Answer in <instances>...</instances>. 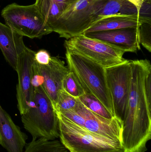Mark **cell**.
I'll return each instance as SVG.
<instances>
[{
    "instance_id": "cell-1",
    "label": "cell",
    "mask_w": 151,
    "mask_h": 152,
    "mask_svg": "<svg viewBox=\"0 0 151 152\" xmlns=\"http://www.w3.org/2000/svg\"><path fill=\"white\" fill-rule=\"evenodd\" d=\"M131 80L127 110L123 120L121 145L124 152H145L151 139V104L145 83L151 72L147 59L129 60Z\"/></svg>"
},
{
    "instance_id": "cell-2",
    "label": "cell",
    "mask_w": 151,
    "mask_h": 152,
    "mask_svg": "<svg viewBox=\"0 0 151 152\" xmlns=\"http://www.w3.org/2000/svg\"><path fill=\"white\" fill-rule=\"evenodd\" d=\"M34 87L33 102L27 111L21 115L23 126L33 140H56L59 138V128L54 104L42 84Z\"/></svg>"
},
{
    "instance_id": "cell-3",
    "label": "cell",
    "mask_w": 151,
    "mask_h": 152,
    "mask_svg": "<svg viewBox=\"0 0 151 152\" xmlns=\"http://www.w3.org/2000/svg\"><path fill=\"white\" fill-rule=\"evenodd\" d=\"M65 56L69 71L74 75L85 93L95 96L115 116L112 99L107 85L105 69L72 51L66 50Z\"/></svg>"
},
{
    "instance_id": "cell-4",
    "label": "cell",
    "mask_w": 151,
    "mask_h": 152,
    "mask_svg": "<svg viewBox=\"0 0 151 152\" xmlns=\"http://www.w3.org/2000/svg\"><path fill=\"white\" fill-rule=\"evenodd\" d=\"M59 138L70 152H124L121 143L90 132L56 112Z\"/></svg>"
},
{
    "instance_id": "cell-5",
    "label": "cell",
    "mask_w": 151,
    "mask_h": 152,
    "mask_svg": "<svg viewBox=\"0 0 151 152\" xmlns=\"http://www.w3.org/2000/svg\"><path fill=\"white\" fill-rule=\"evenodd\" d=\"M106 0H79L64 12L52 28L68 40L81 34L96 22L97 13Z\"/></svg>"
},
{
    "instance_id": "cell-6",
    "label": "cell",
    "mask_w": 151,
    "mask_h": 152,
    "mask_svg": "<svg viewBox=\"0 0 151 152\" xmlns=\"http://www.w3.org/2000/svg\"><path fill=\"white\" fill-rule=\"evenodd\" d=\"M5 25L23 37L41 38L52 33L35 4L21 5L13 3L2 9Z\"/></svg>"
},
{
    "instance_id": "cell-7",
    "label": "cell",
    "mask_w": 151,
    "mask_h": 152,
    "mask_svg": "<svg viewBox=\"0 0 151 152\" xmlns=\"http://www.w3.org/2000/svg\"><path fill=\"white\" fill-rule=\"evenodd\" d=\"M66 50L77 53L105 68L124 62L126 52L103 41L79 35L65 41Z\"/></svg>"
},
{
    "instance_id": "cell-8",
    "label": "cell",
    "mask_w": 151,
    "mask_h": 152,
    "mask_svg": "<svg viewBox=\"0 0 151 152\" xmlns=\"http://www.w3.org/2000/svg\"><path fill=\"white\" fill-rule=\"evenodd\" d=\"M105 73L114 115L123 121L127 110L131 86L130 61L126 60L118 65L105 68Z\"/></svg>"
},
{
    "instance_id": "cell-9",
    "label": "cell",
    "mask_w": 151,
    "mask_h": 152,
    "mask_svg": "<svg viewBox=\"0 0 151 152\" xmlns=\"http://www.w3.org/2000/svg\"><path fill=\"white\" fill-rule=\"evenodd\" d=\"M35 52L27 47L19 57L16 71L18 82L17 86V107L20 115L27 111L34 98L33 84Z\"/></svg>"
},
{
    "instance_id": "cell-10",
    "label": "cell",
    "mask_w": 151,
    "mask_h": 152,
    "mask_svg": "<svg viewBox=\"0 0 151 152\" xmlns=\"http://www.w3.org/2000/svg\"><path fill=\"white\" fill-rule=\"evenodd\" d=\"M34 68L40 77L42 85L55 107L58 94L63 89L64 79L69 73L64 62L57 57H51L48 64L42 65L35 61Z\"/></svg>"
},
{
    "instance_id": "cell-11",
    "label": "cell",
    "mask_w": 151,
    "mask_h": 152,
    "mask_svg": "<svg viewBox=\"0 0 151 152\" xmlns=\"http://www.w3.org/2000/svg\"><path fill=\"white\" fill-rule=\"evenodd\" d=\"M79 101L76 109L85 119L84 127L92 133L121 144L123 121L116 116L107 119L99 116L86 108Z\"/></svg>"
},
{
    "instance_id": "cell-12",
    "label": "cell",
    "mask_w": 151,
    "mask_h": 152,
    "mask_svg": "<svg viewBox=\"0 0 151 152\" xmlns=\"http://www.w3.org/2000/svg\"><path fill=\"white\" fill-rule=\"evenodd\" d=\"M85 35L118 47L126 53H136L141 50L138 41V28L99 31Z\"/></svg>"
},
{
    "instance_id": "cell-13",
    "label": "cell",
    "mask_w": 151,
    "mask_h": 152,
    "mask_svg": "<svg viewBox=\"0 0 151 152\" xmlns=\"http://www.w3.org/2000/svg\"><path fill=\"white\" fill-rule=\"evenodd\" d=\"M27 139L0 104V145L8 152H23Z\"/></svg>"
},
{
    "instance_id": "cell-14",
    "label": "cell",
    "mask_w": 151,
    "mask_h": 152,
    "mask_svg": "<svg viewBox=\"0 0 151 152\" xmlns=\"http://www.w3.org/2000/svg\"><path fill=\"white\" fill-rule=\"evenodd\" d=\"M26 48L23 36L0 22V49L6 61L15 71L19 57Z\"/></svg>"
},
{
    "instance_id": "cell-15",
    "label": "cell",
    "mask_w": 151,
    "mask_h": 152,
    "mask_svg": "<svg viewBox=\"0 0 151 152\" xmlns=\"http://www.w3.org/2000/svg\"><path fill=\"white\" fill-rule=\"evenodd\" d=\"M145 23H151L150 17L139 14L113 16L96 22L83 34L121 28H138Z\"/></svg>"
},
{
    "instance_id": "cell-16",
    "label": "cell",
    "mask_w": 151,
    "mask_h": 152,
    "mask_svg": "<svg viewBox=\"0 0 151 152\" xmlns=\"http://www.w3.org/2000/svg\"><path fill=\"white\" fill-rule=\"evenodd\" d=\"M134 14L140 15L136 6L127 0H106L97 14L96 22L109 17Z\"/></svg>"
},
{
    "instance_id": "cell-17",
    "label": "cell",
    "mask_w": 151,
    "mask_h": 152,
    "mask_svg": "<svg viewBox=\"0 0 151 152\" xmlns=\"http://www.w3.org/2000/svg\"><path fill=\"white\" fill-rule=\"evenodd\" d=\"M25 152H70L60 141L43 138L33 140L27 144Z\"/></svg>"
},
{
    "instance_id": "cell-18",
    "label": "cell",
    "mask_w": 151,
    "mask_h": 152,
    "mask_svg": "<svg viewBox=\"0 0 151 152\" xmlns=\"http://www.w3.org/2000/svg\"><path fill=\"white\" fill-rule=\"evenodd\" d=\"M78 99L86 108L103 118L111 119L115 116L110 112L104 104L93 95L85 93L78 98Z\"/></svg>"
},
{
    "instance_id": "cell-19",
    "label": "cell",
    "mask_w": 151,
    "mask_h": 152,
    "mask_svg": "<svg viewBox=\"0 0 151 152\" xmlns=\"http://www.w3.org/2000/svg\"><path fill=\"white\" fill-rule=\"evenodd\" d=\"M63 89L67 94L77 98L86 93L74 75L70 71L64 79Z\"/></svg>"
},
{
    "instance_id": "cell-20",
    "label": "cell",
    "mask_w": 151,
    "mask_h": 152,
    "mask_svg": "<svg viewBox=\"0 0 151 152\" xmlns=\"http://www.w3.org/2000/svg\"><path fill=\"white\" fill-rule=\"evenodd\" d=\"M78 98L67 94L64 89L60 90L58 94L57 100L55 109L57 112L75 109L79 103Z\"/></svg>"
},
{
    "instance_id": "cell-21",
    "label": "cell",
    "mask_w": 151,
    "mask_h": 152,
    "mask_svg": "<svg viewBox=\"0 0 151 152\" xmlns=\"http://www.w3.org/2000/svg\"><path fill=\"white\" fill-rule=\"evenodd\" d=\"M138 41L140 45L151 52V23H145L138 28Z\"/></svg>"
},
{
    "instance_id": "cell-22",
    "label": "cell",
    "mask_w": 151,
    "mask_h": 152,
    "mask_svg": "<svg viewBox=\"0 0 151 152\" xmlns=\"http://www.w3.org/2000/svg\"><path fill=\"white\" fill-rule=\"evenodd\" d=\"M47 3L58 12L63 14L79 0H39Z\"/></svg>"
},
{
    "instance_id": "cell-23",
    "label": "cell",
    "mask_w": 151,
    "mask_h": 152,
    "mask_svg": "<svg viewBox=\"0 0 151 152\" xmlns=\"http://www.w3.org/2000/svg\"><path fill=\"white\" fill-rule=\"evenodd\" d=\"M63 115L65 118L68 119L74 124L81 126L84 127L85 126V119L82 115L75 109L73 110L64 111L62 112H58Z\"/></svg>"
},
{
    "instance_id": "cell-24",
    "label": "cell",
    "mask_w": 151,
    "mask_h": 152,
    "mask_svg": "<svg viewBox=\"0 0 151 152\" xmlns=\"http://www.w3.org/2000/svg\"><path fill=\"white\" fill-rule=\"evenodd\" d=\"M51 58V56L46 50H40L35 53V61L40 65H45L48 64Z\"/></svg>"
},
{
    "instance_id": "cell-25",
    "label": "cell",
    "mask_w": 151,
    "mask_h": 152,
    "mask_svg": "<svg viewBox=\"0 0 151 152\" xmlns=\"http://www.w3.org/2000/svg\"><path fill=\"white\" fill-rule=\"evenodd\" d=\"M145 89L147 99L151 104V72L148 75L146 78Z\"/></svg>"
},
{
    "instance_id": "cell-26",
    "label": "cell",
    "mask_w": 151,
    "mask_h": 152,
    "mask_svg": "<svg viewBox=\"0 0 151 152\" xmlns=\"http://www.w3.org/2000/svg\"><path fill=\"white\" fill-rule=\"evenodd\" d=\"M127 1L136 6V7L137 8L139 14L141 15L142 7L147 0H127Z\"/></svg>"
}]
</instances>
